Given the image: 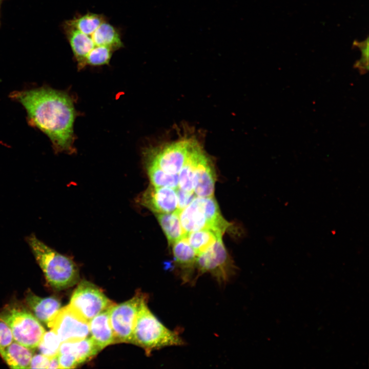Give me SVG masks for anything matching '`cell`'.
<instances>
[{
    "label": "cell",
    "mask_w": 369,
    "mask_h": 369,
    "mask_svg": "<svg viewBox=\"0 0 369 369\" xmlns=\"http://www.w3.org/2000/svg\"><path fill=\"white\" fill-rule=\"evenodd\" d=\"M65 33L77 63L78 70L83 69L84 61L95 47L90 34L87 35L77 29L65 24Z\"/></svg>",
    "instance_id": "cell-17"
},
{
    "label": "cell",
    "mask_w": 369,
    "mask_h": 369,
    "mask_svg": "<svg viewBox=\"0 0 369 369\" xmlns=\"http://www.w3.org/2000/svg\"><path fill=\"white\" fill-rule=\"evenodd\" d=\"M69 304L89 321L114 304L95 285L82 280L73 293Z\"/></svg>",
    "instance_id": "cell-7"
},
{
    "label": "cell",
    "mask_w": 369,
    "mask_h": 369,
    "mask_svg": "<svg viewBox=\"0 0 369 369\" xmlns=\"http://www.w3.org/2000/svg\"><path fill=\"white\" fill-rule=\"evenodd\" d=\"M25 302L35 317L46 325L61 305L54 297H40L30 290L25 294Z\"/></svg>",
    "instance_id": "cell-14"
},
{
    "label": "cell",
    "mask_w": 369,
    "mask_h": 369,
    "mask_svg": "<svg viewBox=\"0 0 369 369\" xmlns=\"http://www.w3.org/2000/svg\"><path fill=\"white\" fill-rule=\"evenodd\" d=\"M201 202L206 219L211 229L222 234L230 227V223L222 217L218 205L213 196L201 197Z\"/></svg>",
    "instance_id": "cell-20"
},
{
    "label": "cell",
    "mask_w": 369,
    "mask_h": 369,
    "mask_svg": "<svg viewBox=\"0 0 369 369\" xmlns=\"http://www.w3.org/2000/svg\"><path fill=\"white\" fill-rule=\"evenodd\" d=\"M0 319L9 327L15 341L32 350L46 332L35 316L18 303L6 305L0 312Z\"/></svg>",
    "instance_id": "cell-4"
},
{
    "label": "cell",
    "mask_w": 369,
    "mask_h": 369,
    "mask_svg": "<svg viewBox=\"0 0 369 369\" xmlns=\"http://www.w3.org/2000/svg\"><path fill=\"white\" fill-rule=\"evenodd\" d=\"M172 245L175 262L180 270L181 279L184 283L193 281L196 279L197 253L185 236Z\"/></svg>",
    "instance_id": "cell-10"
},
{
    "label": "cell",
    "mask_w": 369,
    "mask_h": 369,
    "mask_svg": "<svg viewBox=\"0 0 369 369\" xmlns=\"http://www.w3.org/2000/svg\"><path fill=\"white\" fill-rule=\"evenodd\" d=\"M50 358L42 354L33 355L29 368H48Z\"/></svg>",
    "instance_id": "cell-30"
},
{
    "label": "cell",
    "mask_w": 369,
    "mask_h": 369,
    "mask_svg": "<svg viewBox=\"0 0 369 369\" xmlns=\"http://www.w3.org/2000/svg\"><path fill=\"white\" fill-rule=\"evenodd\" d=\"M156 217L169 244L172 245L185 236L177 211L157 214Z\"/></svg>",
    "instance_id": "cell-21"
},
{
    "label": "cell",
    "mask_w": 369,
    "mask_h": 369,
    "mask_svg": "<svg viewBox=\"0 0 369 369\" xmlns=\"http://www.w3.org/2000/svg\"><path fill=\"white\" fill-rule=\"evenodd\" d=\"M206 155L201 144L193 138L184 165L178 173V188L188 191H193V178L198 165Z\"/></svg>",
    "instance_id": "cell-11"
},
{
    "label": "cell",
    "mask_w": 369,
    "mask_h": 369,
    "mask_svg": "<svg viewBox=\"0 0 369 369\" xmlns=\"http://www.w3.org/2000/svg\"><path fill=\"white\" fill-rule=\"evenodd\" d=\"M222 235L220 232L204 229L188 233L185 237L198 255L211 248Z\"/></svg>",
    "instance_id": "cell-22"
},
{
    "label": "cell",
    "mask_w": 369,
    "mask_h": 369,
    "mask_svg": "<svg viewBox=\"0 0 369 369\" xmlns=\"http://www.w3.org/2000/svg\"><path fill=\"white\" fill-rule=\"evenodd\" d=\"M177 196V211L188 206L196 196L193 191H188L179 188L176 189Z\"/></svg>",
    "instance_id": "cell-28"
},
{
    "label": "cell",
    "mask_w": 369,
    "mask_h": 369,
    "mask_svg": "<svg viewBox=\"0 0 369 369\" xmlns=\"http://www.w3.org/2000/svg\"><path fill=\"white\" fill-rule=\"evenodd\" d=\"M146 164L148 174L152 185L155 187H169L175 189L178 188V173H168L154 165Z\"/></svg>",
    "instance_id": "cell-24"
},
{
    "label": "cell",
    "mask_w": 369,
    "mask_h": 369,
    "mask_svg": "<svg viewBox=\"0 0 369 369\" xmlns=\"http://www.w3.org/2000/svg\"><path fill=\"white\" fill-rule=\"evenodd\" d=\"M110 309L101 312L89 321L90 337L100 350L115 343L110 322Z\"/></svg>",
    "instance_id": "cell-15"
},
{
    "label": "cell",
    "mask_w": 369,
    "mask_h": 369,
    "mask_svg": "<svg viewBox=\"0 0 369 369\" xmlns=\"http://www.w3.org/2000/svg\"><path fill=\"white\" fill-rule=\"evenodd\" d=\"M107 17L102 14L88 12L83 15H78L72 19L65 22L79 31L86 34H92Z\"/></svg>",
    "instance_id": "cell-23"
},
{
    "label": "cell",
    "mask_w": 369,
    "mask_h": 369,
    "mask_svg": "<svg viewBox=\"0 0 369 369\" xmlns=\"http://www.w3.org/2000/svg\"><path fill=\"white\" fill-rule=\"evenodd\" d=\"M177 211L185 235L201 229H210L203 210L200 197L196 196L188 206Z\"/></svg>",
    "instance_id": "cell-13"
},
{
    "label": "cell",
    "mask_w": 369,
    "mask_h": 369,
    "mask_svg": "<svg viewBox=\"0 0 369 369\" xmlns=\"http://www.w3.org/2000/svg\"><path fill=\"white\" fill-rule=\"evenodd\" d=\"M13 340V335L9 327L0 319V350L8 346Z\"/></svg>",
    "instance_id": "cell-29"
},
{
    "label": "cell",
    "mask_w": 369,
    "mask_h": 369,
    "mask_svg": "<svg viewBox=\"0 0 369 369\" xmlns=\"http://www.w3.org/2000/svg\"><path fill=\"white\" fill-rule=\"evenodd\" d=\"M114 51L105 46L95 47L86 57L83 69L87 66H101L109 65Z\"/></svg>",
    "instance_id": "cell-25"
},
{
    "label": "cell",
    "mask_w": 369,
    "mask_h": 369,
    "mask_svg": "<svg viewBox=\"0 0 369 369\" xmlns=\"http://www.w3.org/2000/svg\"><path fill=\"white\" fill-rule=\"evenodd\" d=\"M144 298L139 293L130 300L119 304H114L110 308L109 318L115 343H132L137 313Z\"/></svg>",
    "instance_id": "cell-8"
},
{
    "label": "cell",
    "mask_w": 369,
    "mask_h": 369,
    "mask_svg": "<svg viewBox=\"0 0 369 369\" xmlns=\"http://www.w3.org/2000/svg\"><path fill=\"white\" fill-rule=\"evenodd\" d=\"M132 343L142 347L149 354L166 346H181L184 342L176 332L168 329L153 314L145 297L137 313Z\"/></svg>",
    "instance_id": "cell-3"
},
{
    "label": "cell",
    "mask_w": 369,
    "mask_h": 369,
    "mask_svg": "<svg viewBox=\"0 0 369 369\" xmlns=\"http://www.w3.org/2000/svg\"><path fill=\"white\" fill-rule=\"evenodd\" d=\"M90 35L95 46L107 47L114 51L124 47L119 29L110 24L107 19Z\"/></svg>",
    "instance_id": "cell-19"
},
{
    "label": "cell",
    "mask_w": 369,
    "mask_h": 369,
    "mask_svg": "<svg viewBox=\"0 0 369 369\" xmlns=\"http://www.w3.org/2000/svg\"><path fill=\"white\" fill-rule=\"evenodd\" d=\"M353 45L357 47L361 51V57L356 62L355 67L364 73L368 69V37L361 42L355 41Z\"/></svg>",
    "instance_id": "cell-27"
},
{
    "label": "cell",
    "mask_w": 369,
    "mask_h": 369,
    "mask_svg": "<svg viewBox=\"0 0 369 369\" xmlns=\"http://www.w3.org/2000/svg\"><path fill=\"white\" fill-rule=\"evenodd\" d=\"M140 202L156 214L174 212L178 205L176 189L151 184L143 193Z\"/></svg>",
    "instance_id": "cell-9"
},
{
    "label": "cell",
    "mask_w": 369,
    "mask_h": 369,
    "mask_svg": "<svg viewBox=\"0 0 369 369\" xmlns=\"http://www.w3.org/2000/svg\"><path fill=\"white\" fill-rule=\"evenodd\" d=\"M48 368H59L57 356L50 358Z\"/></svg>",
    "instance_id": "cell-31"
},
{
    "label": "cell",
    "mask_w": 369,
    "mask_h": 369,
    "mask_svg": "<svg viewBox=\"0 0 369 369\" xmlns=\"http://www.w3.org/2000/svg\"><path fill=\"white\" fill-rule=\"evenodd\" d=\"M47 325L61 342L79 340L90 335L89 321L69 304L60 308L50 319Z\"/></svg>",
    "instance_id": "cell-6"
},
{
    "label": "cell",
    "mask_w": 369,
    "mask_h": 369,
    "mask_svg": "<svg viewBox=\"0 0 369 369\" xmlns=\"http://www.w3.org/2000/svg\"><path fill=\"white\" fill-rule=\"evenodd\" d=\"M101 350L91 337L75 341L61 343L58 353L69 354L80 365L90 360Z\"/></svg>",
    "instance_id": "cell-16"
},
{
    "label": "cell",
    "mask_w": 369,
    "mask_h": 369,
    "mask_svg": "<svg viewBox=\"0 0 369 369\" xmlns=\"http://www.w3.org/2000/svg\"><path fill=\"white\" fill-rule=\"evenodd\" d=\"M10 96L25 108L29 125L49 137L55 153L75 152L73 125L77 112L69 93L43 86L14 91Z\"/></svg>",
    "instance_id": "cell-1"
},
{
    "label": "cell",
    "mask_w": 369,
    "mask_h": 369,
    "mask_svg": "<svg viewBox=\"0 0 369 369\" xmlns=\"http://www.w3.org/2000/svg\"><path fill=\"white\" fill-rule=\"evenodd\" d=\"M213 165L206 155L199 162L193 178V192L197 197L213 196L215 183Z\"/></svg>",
    "instance_id": "cell-12"
},
{
    "label": "cell",
    "mask_w": 369,
    "mask_h": 369,
    "mask_svg": "<svg viewBox=\"0 0 369 369\" xmlns=\"http://www.w3.org/2000/svg\"><path fill=\"white\" fill-rule=\"evenodd\" d=\"M0 3H1V0H0Z\"/></svg>",
    "instance_id": "cell-32"
},
{
    "label": "cell",
    "mask_w": 369,
    "mask_h": 369,
    "mask_svg": "<svg viewBox=\"0 0 369 369\" xmlns=\"http://www.w3.org/2000/svg\"><path fill=\"white\" fill-rule=\"evenodd\" d=\"M61 343L57 335L51 330L45 332L37 348L40 354L50 358L57 356Z\"/></svg>",
    "instance_id": "cell-26"
},
{
    "label": "cell",
    "mask_w": 369,
    "mask_h": 369,
    "mask_svg": "<svg viewBox=\"0 0 369 369\" xmlns=\"http://www.w3.org/2000/svg\"><path fill=\"white\" fill-rule=\"evenodd\" d=\"M197 275L211 274L219 283L227 282L234 273V266L222 238L209 249L198 254L196 259Z\"/></svg>",
    "instance_id": "cell-5"
},
{
    "label": "cell",
    "mask_w": 369,
    "mask_h": 369,
    "mask_svg": "<svg viewBox=\"0 0 369 369\" xmlns=\"http://www.w3.org/2000/svg\"><path fill=\"white\" fill-rule=\"evenodd\" d=\"M32 350L14 341L1 349L0 355L11 368H29L33 355Z\"/></svg>",
    "instance_id": "cell-18"
},
{
    "label": "cell",
    "mask_w": 369,
    "mask_h": 369,
    "mask_svg": "<svg viewBox=\"0 0 369 369\" xmlns=\"http://www.w3.org/2000/svg\"><path fill=\"white\" fill-rule=\"evenodd\" d=\"M25 240L51 287L64 290L78 281V269L71 259L48 246L33 233Z\"/></svg>",
    "instance_id": "cell-2"
}]
</instances>
